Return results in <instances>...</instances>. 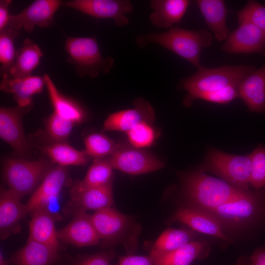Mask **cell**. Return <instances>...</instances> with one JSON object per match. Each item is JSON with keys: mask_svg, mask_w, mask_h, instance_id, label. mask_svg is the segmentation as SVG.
Listing matches in <instances>:
<instances>
[{"mask_svg": "<svg viewBox=\"0 0 265 265\" xmlns=\"http://www.w3.org/2000/svg\"><path fill=\"white\" fill-rule=\"evenodd\" d=\"M180 222L196 232L212 236L232 242L223 232L222 225L209 212L195 208H181L175 212L168 220L169 224Z\"/></svg>", "mask_w": 265, "mask_h": 265, "instance_id": "17", "label": "cell"}, {"mask_svg": "<svg viewBox=\"0 0 265 265\" xmlns=\"http://www.w3.org/2000/svg\"><path fill=\"white\" fill-rule=\"evenodd\" d=\"M113 170L108 157L94 159L84 178L73 185L71 192H79L108 184L113 181Z\"/></svg>", "mask_w": 265, "mask_h": 265, "instance_id": "31", "label": "cell"}, {"mask_svg": "<svg viewBox=\"0 0 265 265\" xmlns=\"http://www.w3.org/2000/svg\"><path fill=\"white\" fill-rule=\"evenodd\" d=\"M201 171H211L238 189L249 191L251 171L250 155H235L210 149L201 164Z\"/></svg>", "mask_w": 265, "mask_h": 265, "instance_id": "7", "label": "cell"}, {"mask_svg": "<svg viewBox=\"0 0 265 265\" xmlns=\"http://www.w3.org/2000/svg\"><path fill=\"white\" fill-rule=\"evenodd\" d=\"M58 259L57 249L28 239L26 244L12 256L11 262L15 265H52Z\"/></svg>", "mask_w": 265, "mask_h": 265, "instance_id": "23", "label": "cell"}, {"mask_svg": "<svg viewBox=\"0 0 265 265\" xmlns=\"http://www.w3.org/2000/svg\"><path fill=\"white\" fill-rule=\"evenodd\" d=\"M239 97L250 111L265 113V64L240 83Z\"/></svg>", "mask_w": 265, "mask_h": 265, "instance_id": "21", "label": "cell"}, {"mask_svg": "<svg viewBox=\"0 0 265 265\" xmlns=\"http://www.w3.org/2000/svg\"><path fill=\"white\" fill-rule=\"evenodd\" d=\"M10 190H2L0 197V236L1 239L21 230L20 220L28 213L26 204Z\"/></svg>", "mask_w": 265, "mask_h": 265, "instance_id": "19", "label": "cell"}, {"mask_svg": "<svg viewBox=\"0 0 265 265\" xmlns=\"http://www.w3.org/2000/svg\"><path fill=\"white\" fill-rule=\"evenodd\" d=\"M91 215L104 247L122 244L127 255L135 253L141 231L138 223L112 207L96 211Z\"/></svg>", "mask_w": 265, "mask_h": 265, "instance_id": "3", "label": "cell"}, {"mask_svg": "<svg viewBox=\"0 0 265 265\" xmlns=\"http://www.w3.org/2000/svg\"><path fill=\"white\" fill-rule=\"evenodd\" d=\"M260 210L258 196L249 191L237 199L206 212L221 225L235 226L253 219Z\"/></svg>", "mask_w": 265, "mask_h": 265, "instance_id": "11", "label": "cell"}, {"mask_svg": "<svg viewBox=\"0 0 265 265\" xmlns=\"http://www.w3.org/2000/svg\"><path fill=\"white\" fill-rule=\"evenodd\" d=\"M118 265H155L149 256L130 255L118 258Z\"/></svg>", "mask_w": 265, "mask_h": 265, "instance_id": "40", "label": "cell"}, {"mask_svg": "<svg viewBox=\"0 0 265 265\" xmlns=\"http://www.w3.org/2000/svg\"><path fill=\"white\" fill-rule=\"evenodd\" d=\"M67 181V171L65 167H53L33 191L26 204L28 213L40 208L57 198Z\"/></svg>", "mask_w": 265, "mask_h": 265, "instance_id": "18", "label": "cell"}, {"mask_svg": "<svg viewBox=\"0 0 265 265\" xmlns=\"http://www.w3.org/2000/svg\"><path fill=\"white\" fill-rule=\"evenodd\" d=\"M113 169L131 175H141L158 170L164 163L153 154L131 145L119 142L115 152L108 157Z\"/></svg>", "mask_w": 265, "mask_h": 265, "instance_id": "8", "label": "cell"}, {"mask_svg": "<svg viewBox=\"0 0 265 265\" xmlns=\"http://www.w3.org/2000/svg\"><path fill=\"white\" fill-rule=\"evenodd\" d=\"M65 48L68 54V61L76 66L80 77H97L101 73H107L112 69L114 60L103 57L94 37H67Z\"/></svg>", "mask_w": 265, "mask_h": 265, "instance_id": "5", "label": "cell"}, {"mask_svg": "<svg viewBox=\"0 0 265 265\" xmlns=\"http://www.w3.org/2000/svg\"><path fill=\"white\" fill-rule=\"evenodd\" d=\"M210 252L207 243L192 241L154 261L155 265H190L196 260L203 259Z\"/></svg>", "mask_w": 265, "mask_h": 265, "instance_id": "29", "label": "cell"}, {"mask_svg": "<svg viewBox=\"0 0 265 265\" xmlns=\"http://www.w3.org/2000/svg\"><path fill=\"white\" fill-rule=\"evenodd\" d=\"M43 56V53L38 46L31 39H26L22 47L16 51L9 78H23L31 76Z\"/></svg>", "mask_w": 265, "mask_h": 265, "instance_id": "28", "label": "cell"}, {"mask_svg": "<svg viewBox=\"0 0 265 265\" xmlns=\"http://www.w3.org/2000/svg\"><path fill=\"white\" fill-rule=\"evenodd\" d=\"M44 85V76H30L23 78H2L0 88L4 92L13 94L18 105L27 107L32 105L33 96L43 91Z\"/></svg>", "mask_w": 265, "mask_h": 265, "instance_id": "20", "label": "cell"}, {"mask_svg": "<svg viewBox=\"0 0 265 265\" xmlns=\"http://www.w3.org/2000/svg\"><path fill=\"white\" fill-rule=\"evenodd\" d=\"M19 34L20 30L8 26L0 31V75L2 78L9 77L16 58L14 40Z\"/></svg>", "mask_w": 265, "mask_h": 265, "instance_id": "32", "label": "cell"}, {"mask_svg": "<svg viewBox=\"0 0 265 265\" xmlns=\"http://www.w3.org/2000/svg\"><path fill=\"white\" fill-rule=\"evenodd\" d=\"M206 23L219 41L225 40L229 30L226 25L228 10L222 0H198L196 1Z\"/></svg>", "mask_w": 265, "mask_h": 265, "instance_id": "25", "label": "cell"}, {"mask_svg": "<svg viewBox=\"0 0 265 265\" xmlns=\"http://www.w3.org/2000/svg\"><path fill=\"white\" fill-rule=\"evenodd\" d=\"M83 141L85 152L94 160L109 157L119 146V143L102 132L91 133L84 138Z\"/></svg>", "mask_w": 265, "mask_h": 265, "instance_id": "33", "label": "cell"}, {"mask_svg": "<svg viewBox=\"0 0 265 265\" xmlns=\"http://www.w3.org/2000/svg\"><path fill=\"white\" fill-rule=\"evenodd\" d=\"M115 254L113 251L99 252L79 259L74 265H110Z\"/></svg>", "mask_w": 265, "mask_h": 265, "instance_id": "39", "label": "cell"}, {"mask_svg": "<svg viewBox=\"0 0 265 265\" xmlns=\"http://www.w3.org/2000/svg\"><path fill=\"white\" fill-rule=\"evenodd\" d=\"M133 108L110 114L105 120L103 131H118L125 133L142 122L153 123L155 114L150 103L141 98L134 100Z\"/></svg>", "mask_w": 265, "mask_h": 265, "instance_id": "14", "label": "cell"}, {"mask_svg": "<svg viewBox=\"0 0 265 265\" xmlns=\"http://www.w3.org/2000/svg\"><path fill=\"white\" fill-rule=\"evenodd\" d=\"M190 1L188 0H153L150 15L152 23L161 27H171L179 23L184 16Z\"/></svg>", "mask_w": 265, "mask_h": 265, "instance_id": "24", "label": "cell"}, {"mask_svg": "<svg viewBox=\"0 0 265 265\" xmlns=\"http://www.w3.org/2000/svg\"><path fill=\"white\" fill-rule=\"evenodd\" d=\"M212 40V35L206 29L194 30L174 27L162 33L140 35L136 42L140 47L149 43L159 45L197 67L202 49L210 46Z\"/></svg>", "mask_w": 265, "mask_h": 265, "instance_id": "2", "label": "cell"}, {"mask_svg": "<svg viewBox=\"0 0 265 265\" xmlns=\"http://www.w3.org/2000/svg\"><path fill=\"white\" fill-rule=\"evenodd\" d=\"M63 2L60 0H36L20 13L10 15L7 26L31 32L35 26L44 27L53 22V15Z\"/></svg>", "mask_w": 265, "mask_h": 265, "instance_id": "10", "label": "cell"}, {"mask_svg": "<svg viewBox=\"0 0 265 265\" xmlns=\"http://www.w3.org/2000/svg\"><path fill=\"white\" fill-rule=\"evenodd\" d=\"M12 2L11 0H0V31L7 26L10 15L8 8Z\"/></svg>", "mask_w": 265, "mask_h": 265, "instance_id": "42", "label": "cell"}, {"mask_svg": "<svg viewBox=\"0 0 265 265\" xmlns=\"http://www.w3.org/2000/svg\"><path fill=\"white\" fill-rule=\"evenodd\" d=\"M113 182L96 187L86 189L79 192H71L70 199L64 212L73 214L87 210L95 212L112 207L114 204Z\"/></svg>", "mask_w": 265, "mask_h": 265, "instance_id": "15", "label": "cell"}, {"mask_svg": "<svg viewBox=\"0 0 265 265\" xmlns=\"http://www.w3.org/2000/svg\"><path fill=\"white\" fill-rule=\"evenodd\" d=\"M197 72L184 78L180 86L187 93L183 99L201 93L212 92L230 85L239 84L256 70L251 65H224L216 68H207L199 65Z\"/></svg>", "mask_w": 265, "mask_h": 265, "instance_id": "4", "label": "cell"}, {"mask_svg": "<svg viewBox=\"0 0 265 265\" xmlns=\"http://www.w3.org/2000/svg\"><path fill=\"white\" fill-rule=\"evenodd\" d=\"M196 235L195 232L190 228L167 229L154 243L149 256L154 262L160 257L192 241Z\"/></svg>", "mask_w": 265, "mask_h": 265, "instance_id": "27", "label": "cell"}, {"mask_svg": "<svg viewBox=\"0 0 265 265\" xmlns=\"http://www.w3.org/2000/svg\"><path fill=\"white\" fill-rule=\"evenodd\" d=\"M44 77L53 111L75 125L81 123L85 117V111L82 107L76 102L61 94L48 74H45Z\"/></svg>", "mask_w": 265, "mask_h": 265, "instance_id": "26", "label": "cell"}, {"mask_svg": "<svg viewBox=\"0 0 265 265\" xmlns=\"http://www.w3.org/2000/svg\"><path fill=\"white\" fill-rule=\"evenodd\" d=\"M236 265H265V249H257L249 258H240Z\"/></svg>", "mask_w": 265, "mask_h": 265, "instance_id": "41", "label": "cell"}, {"mask_svg": "<svg viewBox=\"0 0 265 265\" xmlns=\"http://www.w3.org/2000/svg\"><path fill=\"white\" fill-rule=\"evenodd\" d=\"M9 262L3 256L1 251L0 252V265H8Z\"/></svg>", "mask_w": 265, "mask_h": 265, "instance_id": "43", "label": "cell"}, {"mask_svg": "<svg viewBox=\"0 0 265 265\" xmlns=\"http://www.w3.org/2000/svg\"><path fill=\"white\" fill-rule=\"evenodd\" d=\"M153 124L142 122L126 132L128 143L141 149L152 146L159 136V132Z\"/></svg>", "mask_w": 265, "mask_h": 265, "instance_id": "34", "label": "cell"}, {"mask_svg": "<svg viewBox=\"0 0 265 265\" xmlns=\"http://www.w3.org/2000/svg\"><path fill=\"white\" fill-rule=\"evenodd\" d=\"M183 186L184 195L193 208L205 211L215 209L249 191L236 188L201 170L185 175Z\"/></svg>", "mask_w": 265, "mask_h": 265, "instance_id": "1", "label": "cell"}, {"mask_svg": "<svg viewBox=\"0 0 265 265\" xmlns=\"http://www.w3.org/2000/svg\"><path fill=\"white\" fill-rule=\"evenodd\" d=\"M65 5L97 19L113 20L119 26L129 23L126 15L133 10L132 2L128 0H73Z\"/></svg>", "mask_w": 265, "mask_h": 265, "instance_id": "9", "label": "cell"}, {"mask_svg": "<svg viewBox=\"0 0 265 265\" xmlns=\"http://www.w3.org/2000/svg\"><path fill=\"white\" fill-rule=\"evenodd\" d=\"M59 239L81 247L101 244V239L92 220L85 211L73 215L72 220L57 231Z\"/></svg>", "mask_w": 265, "mask_h": 265, "instance_id": "16", "label": "cell"}, {"mask_svg": "<svg viewBox=\"0 0 265 265\" xmlns=\"http://www.w3.org/2000/svg\"><path fill=\"white\" fill-rule=\"evenodd\" d=\"M75 125L53 111L46 121V133L53 143L66 142Z\"/></svg>", "mask_w": 265, "mask_h": 265, "instance_id": "35", "label": "cell"}, {"mask_svg": "<svg viewBox=\"0 0 265 265\" xmlns=\"http://www.w3.org/2000/svg\"><path fill=\"white\" fill-rule=\"evenodd\" d=\"M238 24V26L229 34L221 49L229 53H257L265 55V33L248 21Z\"/></svg>", "mask_w": 265, "mask_h": 265, "instance_id": "12", "label": "cell"}, {"mask_svg": "<svg viewBox=\"0 0 265 265\" xmlns=\"http://www.w3.org/2000/svg\"><path fill=\"white\" fill-rule=\"evenodd\" d=\"M39 148L53 162L62 167L85 165L91 158L85 150H78L66 142L53 143Z\"/></svg>", "mask_w": 265, "mask_h": 265, "instance_id": "30", "label": "cell"}, {"mask_svg": "<svg viewBox=\"0 0 265 265\" xmlns=\"http://www.w3.org/2000/svg\"><path fill=\"white\" fill-rule=\"evenodd\" d=\"M239 85H230L219 90L197 94L188 99H183V104L188 107L193 101L197 99L220 104H227L239 97Z\"/></svg>", "mask_w": 265, "mask_h": 265, "instance_id": "36", "label": "cell"}, {"mask_svg": "<svg viewBox=\"0 0 265 265\" xmlns=\"http://www.w3.org/2000/svg\"><path fill=\"white\" fill-rule=\"evenodd\" d=\"M251 171L250 183L256 189L265 186V147L259 144L250 155Z\"/></svg>", "mask_w": 265, "mask_h": 265, "instance_id": "37", "label": "cell"}, {"mask_svg": "<svg viewBox=\"0 0 265 265\" xmlns=\"http://www.w3.org/2000/svg\"><path fill=\"white\" fill-rule=\"evenodd\" d=\"M52 167L51 162L44 159H9L4 163L3 178L8 189L21 199L33 192Z\"/></svg>", "mask_w": 265, "mask_h": 265, "instance_id": "6", "label": "cell"}, {"mask_svg": "<svg viewBox=\"0 0 265 265\" xmlns=\"http://www.w3.org/2000/svg\"><path fill=\"white\" fill-rule=\"evenodd\" d=\"M238 22H250L265 33V6L255 0H250L237 13Z\"/></svg>", "mask_w": 265, "mask_h": 265, "instance_id": "38", "label": "cell"}, {"mask_svg": "<svg viewBox=\"0 0 265 265\" xmlns=\"http://www.w3.org/2000/svg\"><path fill=\"white\" fill-rule=\"evenodd\" d=\"M31 106L0 108V137L20 156L29 151L30 146L23 128L22 115Z\"/></svg>", "mask_w": 265, "mask_h": 265, "instance_id": "13", "label": "cell"}, {"mask_svg": "<svg viewBox=\"0 0 265 265\" xmlns=\"http://www.w3.org/2000/svg\"><path fill=\"white\" fill-rule=\"evenodd\" d=\"M30 213L28 239L58 249L59 238L54 215L46 208L37 209Z\"/></svg>", "mask_w": 265, "mask_h": 265, "instance_id": "22", "label": "cell"}]
</instances>
